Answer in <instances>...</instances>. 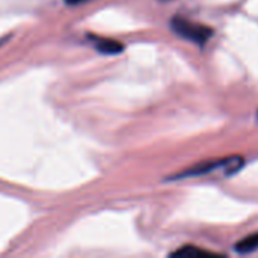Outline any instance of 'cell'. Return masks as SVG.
<instances>
[{"label": "cell", "instance_id": "obj_1", "mask_svg": "<svg viewBox=\"0 0 258 258\" xmlns=\"http://www.w3.org/2000/svg\"><path fill=\"white\" fill-rule=\"evenodd\" d=\"M243 159L239 156H231V157H222V159H213V160H206L200 162L177 175H172L169 180H184V178H194V177H204L216 171H222L225 175H231L237 172L243 166Z\"/></svg>", "mask_w": 258, "mask_h": 258}, {"label": "cell", "instance_id": "obj_2", "mask_svg": "<svg viewBox=\"0 0 258 258\" xmlns=\"http://www.w3.org/2000/svg\"><path fill=\"white\" fill-rule=\"evenodd\" d=\"M171 29L174 33H177L180 38L187 39L194 44L204 45L212 36H213V29L181 17H174L171 20Z\"/></svg>", "mask_w": 258, "mask_h": 258}, {"label": "cell", "instance_id": "obj_3", "mask_svg": "<svg viewBox=\"0 0 258 258\" xmlns=\"http://www.w3.org/2000/svg\"><path fill=\"white\" fill-rule=\"evenodd\" d=\"M94 45L103 54H118L124 50V45L121 42L109 38H94Z\"/></svg>", "mask_w": 258, "mask_h": 258}, {"label": "cell", "instance_id": "obj_4", "mask_svg": "<svg viewBox=\"0 0 258 258\" xmlns=\"http://www.w3.org/2000/svg\"><path fill=\"white\" fill-rule=\"evenodd\" d=\"M258 249V231L257 233H252L251 236H246L243 237L242 240H239L236 245H234V251L237 254H251L254 251Z\"/></svg>", "mask_w": 258, "mask_h": 258}, {"label": "cell", "instance_id": "obj_5", "mask_svg": "<svg viewBox=\"0 0 258 258\" xmlns=\"http://www.w3.org/2000/svg\"><path fill=\"white\" fill-rule=\"evenodd\" d=\"M210 252H207V251H203V249H198V248H195V246H183L181 249H178V251H175V252H172V255L174 257H200V255H209Z\"/></svg>", "mask_w": 258, "mask_h": 258}, {"label": "cell", "instance_id": "obj_6", "mask_svg": "<svg viewBox=\"0 0 258 258\" xmlns=\"http://www.w3.org/2000/svg\"><path fill=\"white\" fill-rule=\"evenodd\" d=\"M160 2H171V0H160Z\"/></svg>", "mask_w": 258, "mask_h": 258}]
</instances>
